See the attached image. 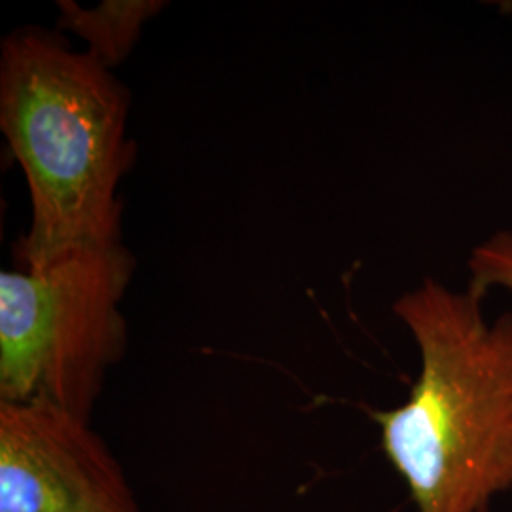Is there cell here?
Here are the masks:
<instances>
[{"instance_id":"2","label":"cell","mask_w":512,"mask_h":512,"mask_svg":"<svg viewBox=\"0 0 512 512\" xmlns=\"http://www.w3.org/2000/svg\"><path fill=\"white\" fill-rule=\"evenodd\" d=\"M128 110L124 86L88 52L42 33L4 40L0 129L33 207L23 266L120 241L118 186L133 164Z\"/></svg>"},{"instance_id":"6","label":"cell","mask_w":512,"mask_h":512,"mask_svg":"<svg viewBox=\"0 0 512 512\" xmlns=\"http://www.w3.org/2000/svg\"><path fill=\"white\" fill-rule=\"evenodd\" d=\"M469 283L478 293H512V230H497L480 241L467 258Z\"/></svg>"},{"instance_id":"3","label":"cell","mask_w":512,"mask_h":512,"mask_svg":"<svg viewBox=\"0 0 512 512\" xmlns=\"http://www.w3.org/2000/svg\"><path fill=\"white\" fill-rule=\"evenodd\" d=\"M133 258L80 247L0 274V403L50 404L90 421L128 346L120 310Z\"/></svg>"},{"instance_id":"1","label":"cell","mask_w":512,"mask_h":512,"mask_svg":"<svg viewBox=\"0 0 512 512\" xmlns=\"http://www.w3.org/2000/svg\"><path fill=\"white\" fill-rule=\"evenodd\" d=\"M484 300L425 279L393 304L420 374L408 401L374 420L418 512H488L512 488V311L488 319Z\"/></svg>"},{"instance_id":"5","label":"cell","mask_w":512,"mask_h":512,"mask_svg":"<svg viewBox=\"0 0 512 512\" xmlns=\"http://www.w3.org/2000/svg\"><path fill=\"white\" fill-rule=\"evenodd\" d=\"M59 25L88 42V54L103 67H116L133 50L148 19L164 2L158 0H105L95 8H82L73 0H61Z\"/></svg>"},{"instance_id":"4","label":"cell","mask_w":512,"mask_h":512,"mask_svg":"<svg viewBox=\"0 0 512 512\" xmlns=\"http://www.w3.org/2000/svg\"><path fill=\"white\" fill-rule=\"evenodd\" d=\"M0 512H145L90 421L0 403Z\"/></svg>"}]
</instances>
